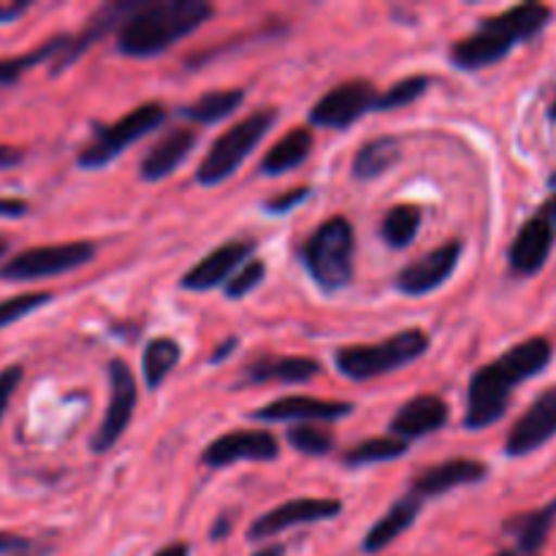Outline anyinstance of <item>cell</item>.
<instances>
[{"mask_svg":"<svg viewBox=\"0 0 556 556\" xmlns=\"http://www.w3.org/2000/svg\"><path fill=\"white\" fill-rule=\"evenodd\" d=\"M554 348L546 337H530L519 342L492 364L478 369L467 389L465 427L472 432L494 427L508 413L510 394L527 380L538 378L552 364Z\"/></svg>","mask_w":556,"mask_h":556,"instance_id":"1","label":"cell"},{"mask_svg":"<svg viewBox=\"0 0 556 556\" xmlns=\"http://www.w3.org/2000/svg\"><path fill=\"white\" fill-rule=\"evenodd\" d=\"M215 14L204 0H155L136 3L117 27V49L128 58H155L179 38L199 30Z\"/></svg>","mask_w":556,"mask_h":556,"instance_id":"2","label":"cell"},{"mask_svg":"<svg viewBox=\"0 0 556 556\" xmlns=\"http://www.w3.org/2000/svg\"><path fill=\"white\" fill-rule=\"evenodd\" d=\"M554 11L543 3H521L497 16L481 20L472 36L451 47V60L462 71H478L508 58L519 43L541 36L552 22Z\"/></svg>","mask_w":556,"mask_h":556,"instance_id":"3","label":"cell"},{"mask_svg":"<svg viewBox=\"0 0 556 556\" xmlns=\"http://www.w3.org/2000/svg\"><path fill=\"white\" fill-rule=\"evenodd\" d=\"M356 233L348 217L334 215L320 223L302 248V264L320 291H340L353 280Z\"/></svg>","mask_w":556,"mask_h":556,"instance_id":"4","label":"cell"},{"mask_svg":"<svg viewBox=\"0 0 556 556\" xmlns=\"http://www.w3.org/2000/svg\"><path fill=\"white\" fill-rule=\"evenodd\" d=\"M429 351V334L424 329H407L378 345H348L337 351L334 362L345 378L372 380L394 369L418 362Z\"/></svg>","mask_w":556,"mask_h":556,"instance_id":"5","label":"cell"},{"mask_svg":"<svg viewBox=\"0 0 556 556\" xmlns=\"http://www.w3.org/2000/svg\"><path fill=\"white\" fill-rule=\"evenodd\" d=\"M277 123V109L264 106L255 109L253 114H248L244 119L233 123L231 128L223 136H217L215 144L210 147V152L201 161L195 179L201 185H220L248 161L250 152L258 147V141L264 139L266 130Z\"/></svg>","mask_w":556,"mask_h":556,"instance_id":"6","label":"cell"},{"mask_svg":"<svg viewBox=\"0 0 556 556\" xmlns=\"http://www.w3.org/2000/svg\"><path fill=\"white\" fill-rule=\"evenodd\" d=\"M96 244L76 239L65 244H41V248H27L16 253L14 258L0 266V280L5 282H30L43 277L65 275L79 266L90 264L96 258Z\"/></svg>","mask_w":556,"mask_h":556,"instance_id":"7","label":"cell"},{"mask_svg":"<svg viewBox=\"0 0 556 556\" xmlns=\"http://www.w3.org/2000/svg\"><path fill=\"white\" fill-rule=\"evenodd\" d=\"M166 119V109L161 103H141L134 112L125 114L117 123L106 125L96 134V139L79 152V166L85 168H103L125 150V147L136 144L141 136L155 130Z\"/></svg>","mask_w":556,"mask_h":556,"instance_id":"8","label":"cell"},{"mask_svg":"<svg viewBox=\"0 0 556 556\" xmlns=\"http://www.w3.org/2000/svg\"><path fill=\"white\" fill-rule=\"evenodd\" d=\"M106 372H109V405H106V416H103L101 427H98L96 438H92V451H96V454H103V451L117 445V440L123 438L125 429L130 427V418H134V410H136V400H139L136 378L123 358H112Z\"/></svg>","mask_w":556,"mask_h":556,"instance_id":"9","label":"cell"},{"mask_svg":"<svg viewBox=\"0 0 556 556\" xmlns=\"http://www.w3.org/2000/svg\"><path fill=\"white\" fill-rule=\"evenodd\" d=\"M380 92L375 90L372 81L367 79H351L342 85L331 87L324 98L313 106L309 119L313 125L331 130L351 128L356 119H362L367 112H375Z\"/></svg>","mask_w":556,"mask_h":556,"instance_id":"10","label":"cell"},{"mask_svg":"<svg viewBox=\"0 0 556 556\" xmlns=\"http://www.w3.org/2000/svg\"><path fill=\"white\" fill-rule=\"evenodd\" d=\"M556 438V386H548L530 407H527L525 416L514 424V429L508 432L505 440V456L510 459H521V456H530L535 451H541L543 445L552 443Z\"/></svg>","mask_w":556,"mask_h":556,"instance_id":"11","label":"cell"},{"mask_svg":"<svg viewBox=\"0 0 556 556\" xmlns=\"http://www.w3.org/2000/svg\"><path fill=\"white\" fill-rule=\"evenodd\" d=\"M342 514L340 500H318V497H302L288 500L286 505H277L275 510L264 514L261 519L253 521L248 530V541H269V538L280 535V532L293 530L302 525H315V521H329Z\"/></svg>","mask_w":556,"mask_h":556,"instance_id":"12","label":"cell"},{"mask_svg":"<svg viewBox=\"0 0 556 556\" xmlns=\"http://www.w3.org/2000/svg\"><path fill=\"white\" fill-rule=\"evenodd\" d=\"M556 226L548 215L546 206L535 212L525 226L519 228L516 239L508 248V266L510 275L516 277H532L546 266L548 255L554 250Z\"/></svg>","mask_w":556,"mask_h":556,"instance_id":"13","label":"cell"},{"mask_svg":"<svg viewBox=\"0 0 556 556\" xmlns=\"http://www.w3.org/2000/svg\"><path fill=\"white\" fill-rule=\"evenodd\" d=\"M280 456V445L271 432L261 429H237L212 440L201 454L206 467H231L239 462H271Z\"/></svg>","mask_w":556,"mask_h":556,"instance_id":"14","label":"cell"},{"mask_svg":"<svg viewBox=\"0 0 556 556\" xmlns=\"http://www.w3.org/2000/svg\"><path fill=\"white\" fill-rule=\"evenodd\" d=\"M462 250H465V244L459 239H448L438 250H432V253L421 255L410 266H405L400 271V277H396V288L402 293H407V296H424L429 291H438L454 275L456 266H459Z\"/></svg>","mask_w":556,"mask_h":556,"instance_id":"15","label":"cell"},{"mask_svg":"<svg viewBox=\"0 0 556 556\" xmlns=\"http://www.w3.org/2000/svg\"><path fill=\"white\" fill-rule=\"evenodd\" d=\"M253 250H255L253 239H228V242H223L220 248L206 253L204 258H201L199 264L182 277L179 286L188 288V291H212V288L231 280L233 271H237L242 264H248Z\"/></svg>","mask_w":556,"mask_h":556,"instance_id":"16","label":"cell"},{"mask_svg":"<svg viewBox=\"0 0 556 556\" xmlns=\"http://www.w3.org/2000/svg\"><path fill=\"white\" fill-rule=\"evenodd\" d=\"M353 413L351 402H334V400H315V396H282V400L269 402V405L258 407L250 416L255 421H337Z\"/></svg>","mask_w":556,"mask_h":556,"instance_id":"17","label":"cell"},{"mask_svg":"<svg viewBox=\"0 0 556 556\" xmlns=\"http://www.w3.org/2000/svg\"><path fill=\"white\" fill-rule=\"evenodd\" d=\"M448 424V405L434 394H418L400 407V413L391 421V438H400L405 443L427 434L440 432Z\"/></svg>","mask_w":556,"mask_h":556,"instance_id":"18","label":"cell"},{"mask_svg":"<svg viewBox=\"0 0 556 556\" xmlns=\"http://www.w3.org/2000/svg\"><path fill=\"white\" fill-rule=\"evenodd\" d=\"M489 467L478 459H448L443 465H434L424 470L421 476L413 481V494L421 500L440 497V494L451 492V489L470 486V483L486 481Z\"/></svg>","mask_w":556,"mask_h":556,"instance_id":"19","label":"cell"},{"mask_svg":"<svg viewBox=\"0 0 556 556\" xmlns=\"http://www.w3.org/2000/svg\"><path fill=\"white\" fill-rule=\"evenodd\" d=\"M195 130L190 128H172L144 157H141L139 174L147 182H157V179L168 177L174 168H179V163L190 155V150L195 147Z\"/></svg>","mask_w":556,"mask_h":556,"instance_id":"20","label":"cell"},{"mask_svg":"<svg viewBox=\"0 0 556 556\" xmlns=\"http://www.w3.org/2000/svg\"><path fill=\"white\" fill-rule=\"evenodd\" d=\"M421 508H424V500L416 497L413 492L396 500V503L391 505L389 514L380 516V519L372 525V530L364 535L362 552L378 554V552H383V548H389L391 543L402 535V532L410 530L413 521H416V516L421 514Z\"/></svg>","mask_w":556,"mask_h":556,"instance_id":"21","label":"cell"},{"mask_svg":"<svg viewBox=\"0 0 556 556\" xmlns=\"http://www.w3.org/2000/svg\"><path fill=\"white\" fill-rule=\"evenodd\" d=\"M554 521H556V497L548 505H543V508L508 519L503 530L516 541V552L525 556H538V552L546 546Z\"/></svg>","mask_w":556,"mask_h":556,"instance_id":"22","label":"cell"},{"mask_svg":"<svg viewBox=\"0 0 556 556\" xmlns=\"http://www.w3.org/2000/svg\"><path fill=\"white\" fill-rule=\"evenodd\" d=\"M320 375V364L307 356H269L244 369L248 383H307Z\"/></svg>","mask_w":556,"mask_h":556,"instance_id":"23","label":"cell"},{"mask_svg":"<svg viewBox=\"0 0 556 556\" xmlns=\"http://www.w3.org/2000/svg\"><path fill=\"white\" fill-rule=\"evenodd\" d=\"M313 144H315L313 130L291 128L275 147H271L269 152H266L264 161H261V174L275 177V174H286L291 172V168L302 166V163L309 157V152H313Z\"/></svg>","mask_w":556,"mask_h":556,"instance_id":"24","label":"cell"},{"mask_svg":"<svg viewBox=\"0 0 556 556\" xmlns=\"http://www.w3.org/2000/svg\"><path fill=\"white\" fill-rule=\"evenodd\" d=\"M402 157V141L396 136H378V139L367 141L362 150L356 152V161H353V174L358 179H372L380 174L389 172L391 166H396Z\"/></svg>","mask_w":556,"mask_h":556,"instance_id":"25","label":"cell"},{"mask_svg":"<svg viewBox=\"0 0 556 556\" xmlns=\"http://www.w3.org/2000/svg\"><path fill=\"white\" fill-rule=\"evenodd\" d=\"M68 43H71V36H52L49 41L38 43L36 49H30V52L16 54V58H3L0 60V87L14 85V81H20L27 71L47 63V60H58L60 54L68 49Z\"/></svg>","mask_w":556,"mask_h":556,"instance_id":"26","label":"cell"},{"mask_svg":"<svg viewBox=\"0 0 556 556\" xmlns=\"http://www.w3.org/2000/svg\"><path fill=\"white\" fill-rule=\"evenodd\" d=\"M179 358H182V348L168 340V337H157V340L147 342L144 356H141V372H144L147 389H161L163 380L177 369Z\"/></svg>","mask_w":556,"mask_h":556,"instance_id":"27","label":"cell"},{"mask_svg":"<svg viewBox=\"0 0 556 556\" xmlns=\"http://www.w3.org/2000/svg\"><path fill=\"white\" fill-rule=\"evenodd\" d=\"M242 101H244V90H239V87L212 90V92H204L195 103H190V106L185 109V117H190L193 123H201V125H212L217 123V119L233 114V109H239V103Z\"/></svg>","mask_w":556,"mask_h":556,"instance_id":"28","label":"cell"},{"mask_svg":"<svg viewBox=\"0 0 556 556\" xmlns=\"http://www.w3.org/2000/svg\"><path fill=\"white\" fill-rule=\"evenodd\" d=\"M421 220H424L421 206L396 204L386 212L380 233H383V239L391 244V248L402 250V248H407L413 239H416L418 228H421Z\"/></svg>","mask_w":556,"mask_h":556,"instance_id":"29","label":"cell"},{"mask_svg":"<svg viewBox=\"0 0 556 556\" xmlns=\"http://www.w3.org/2000/svg\"><path fill=\"white\" fill-rule=\"evenodd\" d=\"M405 440L391 438V434H383V438H372L358 443L356 448H351L345 454L348 467H364V465H378V462H394L400 456H405L407 451Z\"/></svg>","mask_w":556,"mask_h":556,"instance_id":"30","label":"cell"},{"mask_svg":"<svg viewBox=\"0 0 556 556\" xmlns=\"http://www.w3.org/2000/svg\"><path fill=\"white\" fill-rule=\"evenodd\" d=\"M288 443L307 456H326L334 448V434L313 424H296L288 429Z\"/></svg>","mask_w":556,"mask_h":556,"instance_id":"31","label":"cell"},{"mask_svg":"<svg viewBox=\"0 0 556 556\" xmlns=\"http://www.w3.org/2000/svg\"><path fill=\"white\" fill-rule=\"evenodd\" d=\"M427 90H429V76H424V74L407 76V79L396 81L394 87H389V92L378 96L375 112H389V109L407 106V103L418 101V98H421Z\"/></svg>","mask_w":556,"mask_h":556,"instance_id":"32","label":"cell"},{"mask_svg":"<svg viewBox=\"0 0 556 556\" xmlns=\"http://www.w3.org/2000/svg\"><path fill=\"white\" fill-rule=\"evenodd\" d=\"M47 302H52V293H49V291L20 293V296L3 299V302H0V329L11 326L14 320L25 318V315L36 313V309L43 307Z\"/></svg>","mask_w":556,"mask_h":556,"instance_id":"33","label":"cell"},{"mask_svg":"<svg viewBox=\"0 0 556 556\" xmlns=\"http://www.w3.org/2000/svg\"><path fill=\"white\" fill-rule=\"evenodd\" d=\"M266 277V264L264 261H248V264H242V269L237 271V275L231 277V280L226 282V296L228 299H242L248 296L250 291H255V288L264 282Z\"/></svg>","mask_w":556,"mask_h":556,"instance_id":"34","label":"cell"},{"mask_svg":"<svg viewBox=\"0 0 556 556\" xmlns=\"http://www.w3.org/2000/svg\"><path fill=\"white\" fill-rule=\"evenodd\" d=\"M47 552L49 548H41L36 541H30V538L0 530V556H41Z\"/></svg>","mask_w":556,"mask_h":556,"instance_id":"35","label":"cell"},{"mask_svg":"<svg viewBox=\"0 0 556 556\" xmlns=\"http://www.w3.org/2000/svg\"><path fill=\"white\" fill-rule=\"evenodd\" d=\"M20 380H22L20 364H14V367H5L3 372H0V421H3V413H5V407H9L11 396H14Z\"/></svg>","mask_w":556,"mask_h":556,"instance_id":"36","label":"cell"},{"mask_svg":"<svg viewBox=\"0 0 556 556\" xmlns=\"http://www.w3.org/2000/svg\"><path fill=\"white\" fill-rule=\"evenodd\" d=\"M307 193H309V188L288 190V193H282V195H277V199L266 201L264 210H266V212H277V215H280V212H288V210H291V206H296L299 201L307 199Z\"/></svg>","mask_w":556,"mask_h":556,"instance_id":"37","label":"cell"},{"mask_svg":"<svg viewBox=\"0 0 556 556\" xmlns=\"http://www.w3.org/2000/svg\"><path fill=\"white\" fill-rule=\"evenodd\" d=\"M30 9V0H0V22L20 20Z\"/></svg>","mask_w":556,"mask_h":556,"instance_id":"38","label":"cell"},{"mask_svg":"<svg viewBox=\"0 0 556 556\" xmlns=\"http://www.w3.org/2000/svg\"><path fill=\"white\" fill-rule=\"evenodd\" d=\"M27 212V201L0 199V217H22Z\"/></svg>","mask_w":556,"mask_h":556,"instance_id":"39","label":"cell"},{"mask_svg":"<svg viewBox=\"0 0 556 556\" xmlns=\"http://www.w3.org/2000/svg\"><path fill=\"white\" fill-rule=\"evenodd\" d=\"M22 161V152L14 150V147H0V168L16 166Z\"/></svg>","mask_w":556,"mask_h":556,"instance_id":"40","label":"cell"},{"mask_svg":"<svg viewBox=\"0 0 556 556\" xmlns=\"http://www.w3.org/2000/svg\"><path fill=\"white\" fill-rule=\"evenodd\" d=\"M155 556H190V552L185 543H168V546L161 548Z\"/></svg>","mask_w":556,"mask_h":556,"instance_id":"41","label":"cell"},{"mask_svg":"<svg viewBox=\"0 0 556 556\" xmlns=\"http://www.w3.org/2000/svg\"><path fill=\"white\" fill-rule=\"evenodd\" d=\"M231 351H237V340H228V342H223V345H220V351H217L215 356H212V364L223 362V358H226L228 353H231Z\"/></svg>","mask_w":556,"mask_h":556,"instance_id":"42","label":"cell"},{"mask_svg":"<svg viewBox=\"0 0 556 556\" xmlns=\"http://www.w3.org/2000/svg\"><path fill=\"white\" fill-rule=\"evenodd\" d=\"M228 530H231V521H228V519H220V525H217L215 530L210 532V538H212V541H220V538H226V535H228Z\"/></svg>","mask_w":556,"mask_h":556,"instance_id":"43","label":"cell"},{"mask_svg":"<svg viewBox=\"0 0 556 556\" xmlns=\"http://www.w3.org/2000/svg\"><path fill=\"white\" fill-rule=\"evenodd\" d=\"M253 556H286V548L282 546H266L261 552H255Z\"/></svg>","mask_w":556,"mask_h":556,"instance_id":"44","label":"cell"},{"mask_svg":"<svg viewBox=\"0 0 556 556\" xmlns=\"http://www.w3.org/2000/svg\"><path fill=\"white\" fill-rule=\"evenodd\" d=\"M548 210V215H552V220H554V226H556V193L552 195V199L546 201V204H543Z\"/></svg>","mask_w":556,"mask_h":556,"instance_id":"45","label":"cell"},{"mask_svg":"<svg viewBox=\"0 0 556 556\" xmlns=\"http://www.w3.org/2000/svg\"><path fill=\"white\" fill-rule=\"evenodd\" d=\"M9 248H11V244H9V239H5V237H0V258H3V255L9 253Z\"/></svg>","mask_w":556,"mask_h":556,"instance_id":"46","label":"cell"},{"mask_svg":"<svg viewBox=\"0 0 556 556\" xmlns=\"http://www.w3.org/2000/svg\"><path fill=\"white\" fill-rule=\"evenodd\" d=\"M548 119H552V123H556V98H554L552 109H548Z\"/></svg>","mask_w":556,"mask_h":556,"instance_id":"47","label":"cell"},{"mask_svg":"<svg viewBox=\"0 0 556 556\" xmlns=\"http://www.w3.org/2000/svg\"><path fill=\"white\" fill-rule=\"evenodd\" d=\"M494 556H525V554H519V552H503V554H494Z\"/></svg>","mask_w":556,"mask_h":556,"instance_id":"48","label":"cell"}]
</instances>
